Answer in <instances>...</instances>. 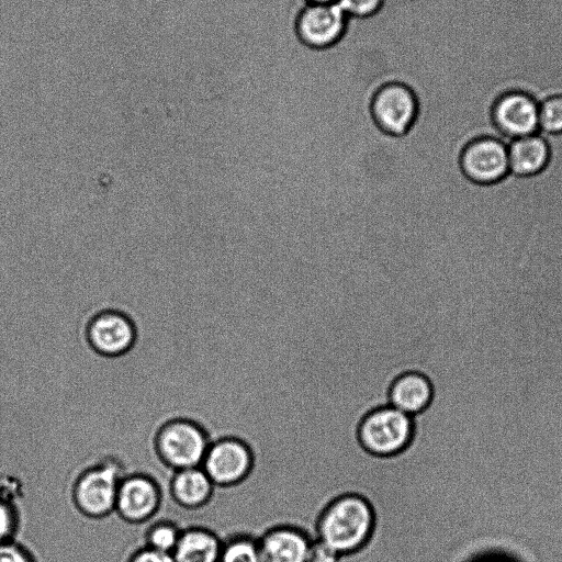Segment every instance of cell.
<instances>
[{
	"label": "cell",
	"mask_w": 562,
	"mask_h": 562,
	"mask_svg": "<svg viewBox=\"0 0 562 562\" xmlns=\"http://www.w3.org/2000/svg\"><path fill=\"white\" fill-rule=\"evenodd\" d=\"M372 525L369 503L358 495H344L331 502L321 516L317 539L339 554H348L364 544Z\"/></svg>",
	"instance_id": "obj_1"
},
{
	"label": "cell",
	"mask_w": 562,
	"mask_h": 562,
	"mask_svg": "<svg viewBox=\"0 0 562 562\" xmlns=\"http://www.w3.org/2000/svg\"><path fill=\"white\" fill-rule=\"evenodd\" d=\"M368 113L382 134L400 138L409 134L419 116V99L411 85L398 79L381 81L370 93Z\"/></svg>",
	"instance_id": "obj_2"
},
{
	"label": "cell",
	"mask_w": 562,
	"mask_h": 562,
	"mask_svg": "<svg viewBox=\"0 0 562 562\" xmlns=\"http://www.w3.org/2000/svg\"><path fill=\"white\" fill-rule=\"evenodd\" d=\"M350 19L338 3H301L292 19L297 42L312 50H327L345 37Z\"/></svg>",
	"instance_id": "obj_3"
},
{
	"label": "cell",
	"mask_w": 562,
	"mask_h": 562,
	"mask_svg": "<svg viewBox=\"0 0 562 562\" xmlns=\"http://www.w3.org/2000/svg\"><path fill=\"white\" fill-rule=\"evenodd\" d=\"M413 434L412 416L391 405L368 414L359 427L361 445L370 452L387 456L403 450Z\"/></svg>",
	"instance_id": "obj_4"
},
{
	"label": "cell",
	"mask_w": 562,
	"mask_h": 562,
	"mask_svg": "<svg viewBox=\"0 0 562 562\" xmlns=\"http://www.w3.org/2000/svg\"><path fill=\"white\" fill-rule=\"evenodd\" d=\"M210 441L204 431L187 419L166 424L157 436V449L172 469L201 467Z\"/></svg>",
	"instance_id": "obj_5"
},
{
	"label": "cell",
	"mask_w": 562,
	"mask_h": 562,
	"mask_svg": "<svg viewBox=\"0 0 562 562\" xmlns=\"http://www.w3.org/2000/svg\"><path fill=\"white\" fill-rule=\"evenodd\" d=\"M122 468L114 460H108L86 471L75 486V499L87 515L99 517L115 509L116 494Z\"/></svg>",
	"instance_id": "obj_6"
},
{
	"label": "cell",
	"mask_w": 562,
	"mask_h": 562,
	"mask_svg": "<svg viewBox=\"0 0 562 562\" xmlns=\"http://www.w3.org/2000/svg\"><path fill=\"white\" fill-rule=\"evenodd\" d=\"M493 123L504 140L539 132V103L529 94L510 91L497 99L492 111Z\"/></svg>",
	"instance_id": "obj_7"
},
{
	"label": "cell",
	"mask_w": 562,
	"mask_h": 562,
	"mask_svg": "<svg viewBox=\"0 0 562 562\" xmlns=\"http://www.w3.org/2000/svg\"><path fill=\"white\" fill-rule=\"evenodd\" d=\"M460 166L463 175L474 182H496L509 172L507 144L492 137L479 138L465 146Z\"/></svg>",
	"instance_id": "obj_8"
},
{
	"label": "cell",
	"mask_w": 562,
	"mask_h": 562,
	"mask_svg": "<svg viewBox=\"0 0 562 562\" xmlns=\"http://www.w3.org/2000/svg\"><path fill=\"white\" fill-rule=\"evenodd\" d=\"M137 336L133 319L117 310H105L89 322L87 337L90 346L99 353L115 357L128 351Z\"/></svg>",
	"instance_id": "obj_9"
},
{
	"label": "cell",
	"mask_w": 562,
	"mask_h": 562,
	"mask_svg": "<svg viewBox=\"0 0 562 562\" xmlns=\"http://www.w3.org/2000/svg\"><path fill=\"white\" fill-rule=\"evenodd\" d=\"M251 467V453L234 438L210 443L201 468L215 485L234 484L246 476Z\"/></svg>",
	"instance_id": "obj_10"
},
{
	"label": "cell",
	"mask_w": 562,
	"mask_h": 562,
	"mask_svg": "<svg viewBox=\"0 0 562 562\" xmlns=\"http://www.w3.org/2000/svg\"><path fill=\"white\" fill-rule=\"evenodd\" d=\"M159 502V488L153 479L131 474L119 484L115 510L130 521H143L156 513Z\"/></svg>",
	"instance_id": "obj_11"
},
{
	"label": "cell",
	"mask_w": 562,
	"mask_h": 562,
	"mask_svg": "<svg viewBox=\"0 0 562 562\" xmlns=\"http://www.w3.org/2000/svg\"><path fill=\"white\" fill-rule=\"evenodd\" d=\"M312 540L290 527L271 529L258 540L261 562H306Z\"/></svg>",
	"instance_id": "obj_12"
},
{
	"label": "cell",
	"mask_w": 562,
	"mask_h": 562,
	"mask_svg": "<svg viewBox=\"0 0 562 562\" xmlns=\"http://www.w3.org/2000/svg\"><path fill=\"white\" fill-rule=\"evenodd\" d=\"M432 397L430 381L418 372H406L394 380L389 391V405L413 416L425 409Z\"/></svg>",
	"instance_id": "obj_13"
},
{
	"label": "cell",
	"mask_w": 562,
	"mask_h": 562,
	"mask_svg": "<svg viewBox=\"0 0 562 562\" xmlns=\"http://www.w3.org/2000/svg\"><path fill=\"white\" fill-rule=\"evenodd\" d=\"M509 172L528 177L540 172L549 160V146L539 134L510 139L507 144Z\"/></svg>",
	"instance_id": "obj_14"
},
{
	"label": "cell",
	"mask_w": 562,
	"mask_h": 562,
	"mask_svg": "<svg viewBox=\"0 0 562 562\" xmlns=\"http://www.w3.org/2000/svg\"><path fill=\"white\" fill-rule=\"evenodd\" d=\"M222 541L202 528L183 530L172 551L176 562H218Z\"/></svg>",
	"instance_id": "obj_15"
},
{
	"label": "cell",
	"mask_w": 562,
	"mask_h": 562,
	"mask_svg": "<svg viewBox=\"0 0 562 562\" xmlns=\"http://www.w3.org/2000/svg\"><path fill=\"white\" fill-rule=\"evenodd\" d=\"M214 483L201 467L177 470L171 480L173 498L182 506L196 507L210 497Z\"/></svg>",
	"instance_id": "obj_16"
},
{
	"label": "cell",
	"mask_w": 562,
	"mask_h": 562,
	"mask_svg": "<svg viewBox=\"0 0 562 562\" xmlns=\"http://www.w3.org/2000/svg\"><path fill=\"white\" fill-rule=\"evenodd\" d=\"M218 562H261L258 541L237 537L224 542Z\"/></svg>",
	"instance_id": "obj_17"
},
{
	"label": "cell",
	"mask_w": 562,
	"mask_h": 562,
	"mask_svg": "<svg viewBox=\"0 0 562 562\" xmlns=\"http://www.w3.org/2000/svg\"><path fill=\"white\" fill-rule=\"evenodd\" d=\"M181 532L176 525L169 521H159L149 528L146 544L151 549L172 553Z\"/></svg>",
	"instance_id": "obj_18"
},
{
	"label": "cell",
	"mask_w": 562,
	"mask_h": 562,
	"mask_svg": "<svg viewBox=\"0 0 562 562\" xmlns=\"http://www.w3.org/2000/svg\"><path fill=\"white\" fill-rule=\"evenodd\" d=\"M539 132L562 133V95H551L539 103Z\"/></svg>",
	"instance_id": "obj_19"
},
{
	"label": "cell",
	"mask_w": 562,
	"mask_h": 562,
	"mask_svg": "<svg viewBox=\"0 0 562 562\" xmlns=\"http://www.w3.org/2000/svg\"><path fill=\"white\" fill-rule=\"evenodd\" d=\"M386 0H338L339 7L350 20L363 21L379 14Z\"/></svg>",
	"instance_id": "obj_20"
},
{
	"label": "cell",
	"mask_w": 562,
	"mask_h": 562,
	"mask_svg": "<svg viewBox=\"0 0 562 562\" xmlns=\"http://www.w3.org/2000/svg\"><path fill=\"white\" fill-rule=\"evenodd\" d=\"M15 530V514L12 506L0 497V544L12 540Z\"/></svg>",
	"instance_id": "obj_21"
},
{
	"label": "cell",
	"mask_w": 562,
	"mask_h": 562,
	"mask_svg": "<svg viewBox=\"0 0 562 562\" xmlns=\"http://www.w3.org/2000/svg\"><path fill=\"white\" fill-rule=\"evenodd\" d=\"M306 562H341V554L317 539L311 543Z\"/></svg>",
	"instance_id": "obj_22"
},
{
	"label": "cell",
	"mask_w": 562,
	"mask_h": 562,
	"mask_svg": "<svg viewBox=\"0 0 562 562\" xmlns=\"http://www.w3.org/2000/svg\"><path fill=\"white\" fill-rule=\"evenodd\" d=\"M0 562H37L23 547L9 541L0 544Z\"/></svg>",
	"instance_id": "obj_23"
},
{
	"label": "cell",
	"mask_w": 562,
	"mask_h": 562,
	"mask_svg": "<svg viewBox=\"0 0 562 562\" xmlns=\"http://www.w3.org/2000/svg\"><path fill=\"white\" fill-rule=\"evenodd\" d=\"M126 562H176V560L172 553L145 547L134 552Z\"/></svg>",
	"instance_id": "obj_24"
},
{
	"label": "cell",
	"mask_w": 562,
	"mask_h": 562,
	"mask_svg": "<svg viewBox=\"0 0 562 562\" xmlns=\"http://www.w3.org/2000/svg\"><path fill=\"white\" fill-rule=\"evenodd\" d=\"M303 3H337L338 0H301Z\"/></svg>",
	"instance_id": "obj_25"
}]
</instances>
